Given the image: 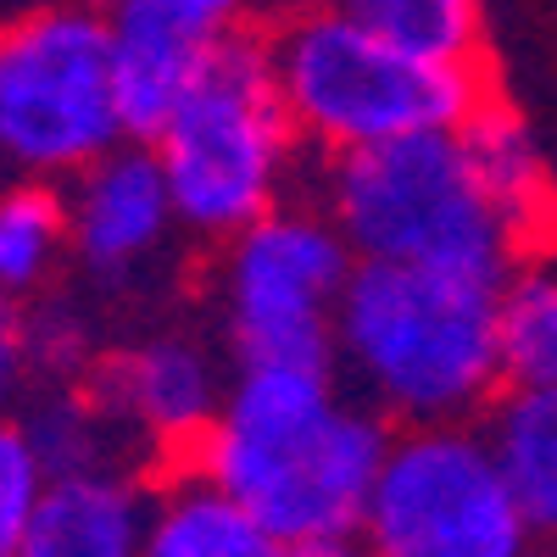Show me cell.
<instances>
[{"label":"cell","instance_id":"cell-19","mask_svg":"<svg viewBox=\"0 0 557 557\" xmlns=\"http://www.w3.org/2000/svg\"><path fill=\"white\" fill-rule=\"evenodd\" d=\"M23 424H28L39 457H45V469H51V480L89 474V469H117V457H123V430L101 412V401L84 385H57Z\"/></svg>","mask_w":557,"mask_h":557},{"label":"cell","instance_id":"cell-16","mask_svg":"<svg viewBox=\"0 0 557 557\" xmlns=\"http://www.w3.org/2000/svg\"><path fill=\"white\" fill-rule=\"evenodd\" d=\"M67 262V201L51 178L0 184V296L34 301Z\"/></svg>","mask_w":557,"mask_h":557},{"label":"cell","instance_id":"cell-5","mask_svg":"<svg viewBox=\"0 0 557 557\" xmlns=\"http://www.w3.org/2000/svg\"><path fill=\"white\" fill-rule=\"evenodd\" d=\"M323 212L357 257L430 262L507 278L513 246L469 168L457 128H424L380 146L335 151L323 173Z\"/></svg>","mask_w":557,"mask_h":557},{"label":"cell","instance_id":"cell-6","mask_svg":"<svg viewBox=\"0 0 557 557\" xmlns=\"http://www.w3.org/2000/svg\"><path fill=\"white\" fill-rule=\"evenodd\" d=\"M117 139L112 17L96 0H45L0 23V168L67 184Z\"/></svg>","mask_w":557,"mask_h":557},{"label":"cell","instance_id":"cell-13","mask_svg":"<svg viewBox=\"0 0 557 557\" xmlns=\"http://www.w3.org/2000/svg\"><path fill=\"white\" fill-rule=\"evenodd\" d=\"M212 39L173 28L162 17H112V96L123 139H151L184 107L207 67Z\"/></svg>","mask_w":557,"mask_h":557},{"label":"cell","instance_id":"cell-20","mask_svg":"<svg viewBox=\"0 0 557 557\" xmlns=\"http://www.w3.org/2000/svg\"><path fill=\"white\" fill-rule=\"evenodd\" d=\"M45 491H51V469H45L28 424L17 412H0V557L23 552L45 507Z\"/></svg>","mask_w":557,"mask_h":557},{"label":"cell","instance_id":"cell-23","mask_svg":"<svg viewBox=\"0 0 557 557\" xmlns=\"http://www.w3.org/2000/svg\"><path fill=\"white\" fill-rule=\"evenodd\" d=\"M34 385V346H28V307L0 296V412H12Z\"/></svg>","mask_w":557,"mask_h":557},{"label":"cell","instance_id":"cell-14","mask_svg":"<svg viewBox=\"0 0 557 557\" xmlns=\"http://www.w3.org/2000/svg\"><path fill=\"white\" fill-rule=\"evenodd\" d=\"M139 557H285V541L190 469L162 496H151Z\"/></svg>","mask_w":557,"mask_h":557},{"label":"cell","instance_id":"cell-8","mask_svg":"<svg viewBox=\"0 0 557 557\" xmlns=\"http://www.w3.org/2000/svg\"><path fill=\"white\" fill-rule=\"evenodd\" d=\"M357 535L374 557H530V519L474 424H401Z\"/></svg>","mask_w":557,"mask_h":557},{"label":"cell","instance_id":"cell-18","mask_svg":"<svg viewBox=\"0 0 557 557\" xmlns=\"http://www.w3.org/2000/svg\"><path fill=\"white\" fill-rule=\"evenodd\" d=\"M496 346H502V385L519 391L557 385V273L541 268L507 273L496 301Z\"/></svg>","mask_w":557,"mask_h":557},{"label":"cell","instance_id":"cell-4","mask_svg":"<svg viewBox=\"0 0 557 557\" xmlns=\"http://www.w3.org/2000/svg\"><path fill=\"white\" fill-rule=\"evenodd\" d=\"M296 146L301 134L278 96L268 39L240 28L212 39L196 89L151 139L184 235L212 246L285 201Z\"/></svg>","mask_w":557,"mask_h":557},{"label":"cell","instance_id":"cell-24","mask_svg":"<svg viewBox=\"0 0 557 557\" xmlns=\"http://www.w3.org/2000/svg\"><path fill=\"white\" fill-rule=\"evenodd\" d=\"M285 557H374L368 541L351 530V535H312V541H290Z\"/></svg>","mask_w":557,"mask_h":557},{"label":"cell","instance_id":"cell-15","mask_svg":"<svg viewBox=\"0 0 557 557\" xmlns=\"http://www.w3.org/2000/svg\"><path fill=\"white\" fill-rule=\"evenodd\" d=\"M485 441L507 485H513L530 530L557 535V385L552 391L507 385V396L485 418Z\"/></svg>","mask_w":557,"mask_h":557},{"label":"cell","instance_id":"cell-22","mask_svg":"<svg viewBox=\"0 0 557 557\" xmlns=\"http://www.w3.org/2000/svg\"><path fill=\"white\" fill-rule=\"evenodd\" d=\"M107 17H162L173 28H190L201 39H218L228 28H240L251 0H96Z\"/></svg>","mask_w":557,"mask_h":557},{"label":"cell","instance_id":"cell-11","mask_svg":"<svg viewBox=\"0 0 557 557\" xmlns=\"http://www.w3.org/2000/svg\"><path fill=\"white\" fill-rule=\"evenodd\" d=\"M457 134H462V151H469V168L480 178L491 212L507 228L513 257L552 251L557 246V178L541 157V139L530 134V123L491 96Z\"/></svg>","mask_w":557,"mask_h":557},{"label":"cell","instance_id":"cell-9","mask_svg":"<svg viewBox=\"0 0 557 557\" xmlns=\"http://www.w3.org/2000/svg\"><path fill=\"white\" fill-rule=\"evenodd\" d=\"M67 257L96 290H134L184 235L162 162L146 139H117L62 184Z\"/></svg>","mask_w":557,"mask_h":557},{"label":"cell","instance_id":"cell-10","mask_svg":"<svg viewBox=\"0 0 557 557\" xmlns=\"http://www.w3.org/2000/svg\"><path fill=\"white\" fill-rule=\"evenodd\" d=\"M84 391L123 430V441H146L162 451H196L228 396V374L207 341L184 330L139 335L117 351H101Z\"/></svg>","mask_w":557,"mask_h":557},{"label":"cell","instance_id":"cell-17","mask_svg":"<svg viewBox=\"0 0 557 557\" xmlns=\"http://www.w3.org/2000/svg\"><path fill=\"white\" fill-rule=\"evenodd\" d=\"M368 34L401 45L407 57L485 67V7L480 0H330Z\"/></svg>","mask_w":557,"mask_h":557},{"label":"cell","instance_id":"cell-21","mask_svg":"<svg viewBox=\"0 0 557 557\" xmlns=\"http://www.w3.org/2000/svg\"><path fill=\"white\" fill-rule=\"evenodd\" d=\"M28 346H34V380L51 385H84L101 362L96 323L73 301H39L28 307Z\"/></svg>","mask_w":557,"mask_h":557},{"label":"cell","instance_id":"cell-7","mask_svg":"<svg viewBox=\"0 0 557 557\" xmlns=\"http://www.w3.org/2000/svg\"><path fill=\"white\" fill-rule=\"evenodd\" d=\"M357 268L341 223L318 207L278 201L240 235L218 246L212 296L223 346L246 362L285 368H341L335 362V312Z\"/></svg>","mask_w":557,"mask_h":557},{"label":"cell","instance_id":"cell-2","mask_svg":"<svg viewBox=\"0 0 557 557\" xmlns=\"http://www.w3.org/2000/svg\"><path fill=\"white\" fill-rule=\"evenodd\" d=\"M502 285L469 268L357 257L335 312V362L396 424H469L502 385Z\"/></svg>","mask_w":557,"mask_h":557},{"label":"cell","instance_id":"cell-3","mask_svg":"<svg viewBox=\"0 0 557 557\" xmlns=\"http://www.w3.org/2000/svg\"><path fill=\"white\" fill-rule=\"evenodd\" d=\"M268 57L296 134L330 157L424 128H462L491 101L485 67L407 57L330 0L296 12L268 39Z\"/></svg>","mask_w":557,"mask_h":557},{"label":"cell","instance_id":"cell-12","mask_svg":"<svg viewBox=\"0 0 557 557\" xmlns=\"http://www.w3.org/2000/svg\"><path fill=\"white\" fill-rule=\"evenodd\" d=\"M151 496L123 469L62 474L45 491V507L17 557H139Z\"/></svg>","mask_w":557,"mask_h":557},{"label":"cell","instance_id":"cell-1","mask_svg":"<svg viewBox=\"0 0 557 557\" xmlns=\"http://www.w3.org/2000/svg\"><path fill=\"white\" fill-rule=\"evenodd\" d=\"M385 451V412L346 401L335 368L246 362L228 380L212 430L196 441L190 469L290 546L351 535Z\"/></svg>","mask_w":557,"mask_h":557}]
</instances>
